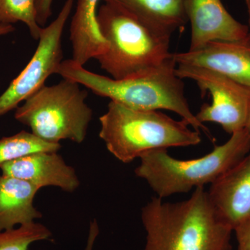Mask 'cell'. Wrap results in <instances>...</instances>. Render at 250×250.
Returning <instances> with one entry per match:
<instances>
[{
	"label": "cell",
	"instance_id": "cell-1",
	"mask_svg": "<svg viewBox=\"0 0 250 250\" xmlns=\"http://www.w3.org/2000/svg\"><path fill=\"white\" fill-rule=\"evenodd\" d=\"M143 250H231L233 229L219 218L205 188L171 203L153 197L143 207Z\"/></svg>",
	"mask_w": 250,
	"mask_h": 250
},
{
	"label": "cell",
	"instance_id": "cell-2",
	"mask_svg": "<svg viewBox=\"0 0 250 250\" xmlns=\"http://www.w3.org/2000/svg\"><path fill=\"white\" fill-rule=\"evenodd\" d=\"M173 58L147 73L116 80L86 70L72 59L62 61L57 73L76 82L98 96L134 109L167 110L179 115L192 129L203 131L211 139L209 131L200 123L190 109L185 96L183 80L176 74Z\"/></svg>",
	"mask_w": 250,
	"mask_h": 250
},
{
	"label": "cell",
	"instance_id": "cell-3",
	"mask_svg": "<svg viewBox=\"0 0 250 250\" xmlns=\"http://www.w3.org/2000/svg\"><path fill=\"white\" fill-rule=\"evenodd\" d=\"M100 139L116 159L129 164L147 151L197 146L200 131L187 121H176L159 111L126 107L111 101L100 118Z\"/></svg>",
	"mask_w": 250,
	"mask_h": 250
},
{
	"label": "cell",
	"instance_id": "cell-4",
	"mask_svg": "<svg viewBox=\"0 0 250 250\" xmlns=\"http://www.w3.org/2000/svg\"><path fill=\"white\" fill-rule=\"evenodd\" d=\"M97 20L108 48L95 59L111 78L139 76L173 58L171 37L152 30L119 6L104 1Z\"/></svg>",
	"mask_w": 250,
	"mask_h": 250
},
{
	"label": "cell",
	"instance_id": "cell-5",
	"mask_svg": "<svg viewBox=\"0 0 250 250\" xmlns=\"http://www.w3.org/2000/svg\"><path fill=\"white\" fill-rule=\"evenodd\" d=\"M250 152V135L246 129L231 135L209 154L191 160L172 157L167 149L147 151L140 156L135 170L161 199L213 184Z\"/></svg>",
	"mask_w": 250,
	"mask_h": 250
},
{
	"label": "cell",
	"instance_id": "cell-6",
	"mask_svg": "<svg viewBox=\"0 0 250 250\" xmlns=\"http://www.w3.org/2000/svg\"><path fill=\"white\" fill-rule=\"evenodd\" d=\"M80 85L68 79L50 86L44 85L16 108L15 118L47 142L70 140L80 144L93 117L85 103L88 92Z\"/></svg>",
	"mask_w": 250,
	"mask_h": 250
},
{
	"label": "cell",
	"instance_id": "cell-7",
	"mask_svg": "<svg viewBox=\"0 0 250 250\" xmlns=\"http://www.w3.org/2000/svg\"><path fill=\"white\" fill-rule=\"evenodd\" d=\"M181 79L194 81L202 95L209 93L212 102L195 115L200 123L220 125L231 135L246 129L250 112V89L218 72L192 65H177Z\"/></svg>",
	"mask_w": 250,
	"mask_h": 250
},
{
	"label": "cell",
	"instance_id": "cell-8",
	"mask_svg": "<svg viewBox=\"0 0 250 250\" xmlns=\"http://www.w3.org/2000/svg\"><path fill=\"white\" fill-rule=\"evenodd\" d=\"M75 0H66L56 19L42 27L35 53L26 67L0 95V117L16 109L57 73L62 62V36Z\"/></svg>",
	"mask_w": 250,
	"mask_h": 250
},
{
	"label": "cell",
	"instance_id": "cell-9",
	"mask_svg": "<svg viewBox=\"0 0 250 250\" xmlns=\"http://www.w3.org/2000/svg\"><path fill=\"white\" fill-rule=\"evenodd\" d=\"M184 10L191 24L188 50H196L210 42L244 40L249 36L248 26L236 21L221 0H184Z\"/></svg>",
	"mask_w": 250,
	"mask_h": 250
},
{
	"label": "cell",
	"instance_id": "cell-10",
	"mask_svg": "<svg viewBox=\"0 0 250 250\" xmlns=\"http://www.w3.org/2000/svg\"><path fill=\"white\" fill-rule=\"evenodd\" d=\"M177 65L209 69L250 89V37L232 42H213L196 50L174 53Z\"/></svg>",
	"mask_w": 250,
	"mask_h": 250
},
{
	"label": "cell",
	"instance_id": "cell-11",
	"mask_svg": "<svg viewBox=\"0 0 250 250\" xmlns=\"http://www.w3.org/2000/svg\"><path fill=\"white\" fill-rule=\"evenodd\" d=\"M208 195L219 218L233 230L250 217V152L211 184Z\"/></svg>",
	"mask_w": 250,
	"mask_h": 250
},
{
	"label": "cell",
	"instance_id": "cell-12",
	"mask_svg": "<svg viewBox=\"0 0 250 250\" xmlns=\"http://www.w3.org/2000/svg\"><path fill=\"white\" fill-rule=\"evenodd\" d=\"M2 175L27 181L41 189L59 188L65 192L75 191L80 181L75 169L67 165L57 152H40L4 163L0 166Z\"/></svg>",
	"mask_w": 250,
	"mask_h": 250
},
{
	"label": "cell",
	"instance_id": "cell-13",
	"mask_svg": "<svg viewBox=\"0 0 250 250\" xmlns=\"http://www.w3.org/2000/svg\"><path fill=\"white\" fill-rule=\"evenodd\" d=\"M100 0H77L70 27L72 60L84 65L106 52L108 44L99 28L97 14Z\"/></svg>",
	"mask_w": 250,
	"mask_h": 250
},
{
	"label": "cell",
	"instance_id": "cell-14",
	"mask_svg": "<svg viewBox=\"0 0 250 250\" xmlns=\"http://www.w3.org/2000/svg\"><path fill=\"white\" fill-rule=\"evenodd\" d=\"M39 190L27 181L0 176V231L34 223L42 218L34 205Z\"/></svg>",
	"mask_w": 250,
	"mask_h": 250
},
{
	"label": "cell",
	"instance_id": "cell-15",
	"mask_svg": "<svg viewBox=\"0 0 250 250\" xmlns=\"http://www.w3.org/2000/svg\"><path fill=\"white\" fill-rule=\"evenodd\" d=\"M134 16L152 30L171 37L183 28L187 18L184 0H103Z\"/></svg>",
	"mask_w": 250,
	"mask_h": 250
},
{
	"label": "cell",
	"instance_id": "cell-16",
	"mask_svg": "<svg viewBox=\"0 0 250 250\" xmlns=\"http://www.w3.org/2000/svg\"><path fill=\"white\" fill-rule=\"evenodd\" d=\"M60 143L47 142L32 132L22 131L0 139V166L24 156L40 152H57Z\"/></svg>",
	"mask_w": 250,
	"mask_h": 250
},
{
	"label": "cell",
	"instance_id": "cell-17",
	"mask_svg": "<svg viewBox=\"0 0 250 250\" xmlns=\"http://www.w3.org/2000/svg\"><path fill=\"white\" fill-rule=\"evenodd\" d=\"M22 22L39 40L42 28L36 19V0H0V24Z\"/></svg>",
	"mask_w": 250,
	"mask_h": 250
},
{
	"label": "cell",
	"instance_id": "cell-18",
	"mask_svg": "<svg viewBox=\"0 0 250 250\" xmlns=\"http://www.w3.org/2000/svg\"><path fill=\"white\" fill-rule=\"evenodd\" d=\"M52 233L45 225L35 222L0 231V250H29L32 243L46 241Z\"/></svg>",
	"mask_w": 250,
	"mask_h": 250
},
{
	"label": "cell",
	"instance_id": "cell-19",
	"mask_svg": "<svg viewBox=\"0 0 250 250\" xmlns=\"http://www.w3.org/2000/svg\"><path fill=\"white\" fill-rule=\"evenodd\" d=\"M233 231L238 243L237 250H250V217L237 225Z\"/></svg>",
	"mask_w": 250,
	"mask_h": 250
},
{
	"label": "cell",
	"instance_id": "cell-20",
	"mask_svg": "<svg viewBox=\"0 0 250 250\" xmlns=\"http://www.w3.org/2000/svg\"><path fill=\"white\" fill-rule=\"evenodd\" d=\"M52 2L53 0H36V19L41 27H45L52 16Z\"/></svg>",
	"mask_w": 250,
	"mask_h": 250
},
{
	"label": "cell",
	"instance_id": "cell-21",
	"mask_svg": "<svg viewBox=\"0 0 250 250\" xmlns=\"http://www.w3.org/2000/svg\"><path fill=\"white\" fill-rule=\"evenodd\" d=\"M99 233V229L98 225L96 222L91 224L90 227L89 238H88V246H87L86 250H93L94 242H95V238L98 236Z\"/></svg>",
	"mask_w": 250,
	"mask_h": 250
},
{
	"label": "cell",
	"instance_id": "cell-22",
	"mask_svg": "<svg viewBox=\"0 0 250 250\" xmlns=\"http://www.w3.org/2000/svg\"><path fill=\"white\" fill-rule=\"evenodd\" d=\"M14 30L13 24H0V36L7 35Z\"/></svg>",
	"mask_w": 250,
	"mask_h": 250
},
{
	"label": "cell",
	"instance_id": "cell-23",
	"mask_svg": "<svg viewBox=\"0 0 250 250\" xmlns=\"http://www.w3.org/2000/svg\"><path fill=\"white\" fill-rule=\"evenodd\" d=\"M247 6V9H248V16H249V36L250 37V0H245Z\"/></svg>",
	"mask_w": 250,
	"mask_h": 250
},
{
	"label": "cell",
	"instance_id": "cell-24",
	"mask_svg": "<svg viewBox=\"0 0 250 250\" xmlns=\"http://www.w3.org/2000/svg\"><path fill=\"white\" fill-rule=\"evenodd\" d=\"M246 129H247V131H248V133H249V134L250 135V112L249 118H248V124H247Z\"/></svg>",
	"mask_w": 250,
	"mask_h": 250
}]
</instances>
